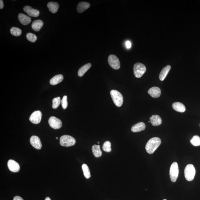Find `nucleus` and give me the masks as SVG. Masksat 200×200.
<instances>
[{"label": "nucleus", "mask_w": 200, "mask_h": 200, "mask_svg": "<svg viewBox=\"0 0 200 200\" xmlns=\"http://www.w3.org/2000/svg\"><path fill=\"white\" fill-rule=\"evenodd\" d=\"M150 121L153 126L160 125L162 123L161 118L158 115H153L150 118Z\"/></svg>", "instance_id": "nucleus-16"}, {"label": "nucleus", "mask_w": 200, "mask_h": 200, "mask_svg": "<svg viewBox=\"0 0 200 200\" xmlns=\"http://www.w3.org/2000/svg\"><path fill=\"white\" fill-rule=\"evenodd\" d=\"M49 125L53 129H57L60 128L62 126L61 120L54 116H51L49 119Z\"/></svg>", "instance_id": "nucleus-8"}, {"label": "nucleus", "mask_w": 200, "mask_h": 200, "mask_svg": "<svg viewBox=\"0 0 200 200\" xmlns=\"http://www.w3.org/2000/svg\"><path fill=\"white\" fill-rule=\"evenodd\" d=\"M47 6L51 12L55 14L58 11L59 5L57 2H51L47 4Z\"/></svg>", "instance_id": "nucleus-21"}, {"label": "nucleus", "mask_w": 200, "mask_h": 200, "mask_svg": "<svg viewBox=\"0 0 200 200\" xmlns=\"http://www.w3.org/2000/svg\"><path fill=\"white\" fill-rule=\"evenodd\" d=\"M172 108L174 110L181 113L185 112L186 110V108L184 105L179 102L174 103L172 104Z\"/></svg>", "instance_id": "nucleus-20"}, {"label": "nucleus", "mask_w": 200, "mask_h": 200, "mask_svg": "<svg viewBox=\"0 0 200 200\" xmlns=\"http://www.w3.org/2000/svg\"><path fill=\"white\" fill-rule=\"evenodd\" d=\"M132 44L129 41H126V47L128 49H130L131 47Z\"/></svg>", "instance_id": "nucleus-32"}, {"label": "nucleus", "mask_w": 200, "mask_h": 200, "mask_svg": "<svg viewBox=\"0 0 200 200\" xmlns=\"http://www.w3.org/2000/svg\"><path fill=\"white\" fill-rule=\"evenodd\" d=\"M24 10L30 16L37 17L39 15V11L37 9H34L32 7L26 6L24 8Z\"/></svg>", "instance_id": "nucleus-11"}, {"label": "nucleus", "mask_w": 200, "mask_h": 200, "mask_svg": "<svg viewBox=\"0 0 200 200\" xmlns=\"http://www.w3.org/2000/svg\"><path fill=\"white\" fill-rule=\"evenodd\" d=\"M146 125L143 122H139L132 126L131 130L133 132H138L145 130Z\"/></svg>", "instance_id": "nucleus-15"}, {"label": "nucleus", "mask_w": 200, "mask_h": 200, "mask_svg": "<svg viewBox=\"0 0 200 200\" xmlns=\"http://www.w3.org/2000/svg\"><path fill=\"white\" fill-rule=\"evenodd\" d=\"M146 71V67L143 64L140 63H136L133 67L134 74L135 77L140 78Z\"/></svg>", "instance_id": "nucleus-5"}, {"label": "nucleus", "mask_w": 200, "mask_h": 200, "mask_svg": "<svg viewBox=\"0 0 200 200\" xmlns=\"http://www.w3.org/2000/svg\"><path fill=\"white\" fill-rule=\"evenodd\" d=\"M58 139V137H57V138H56V139Z\"/></svg>", "instance_id": "nucleus-36"}, {"label": "nucleus", "mask_w": 200, "mask_h": 200, "mask_svg": "<svg viewBox=\"0 0 200 200\" xmlns=\"http://www.w3.org/2000/svg\"><path fill=\"white\" fill-rule=\"evenodd\" d=\"M8 166L9 169L12 172H18L20 170L19 165L14 160L10 159L8 161Z\"/></svg>", "instance_id": "nucleus-10"}, {"label": "nucleus", "mask_w": 200, "mask_h": 200, "mask_svg": "<svg viewBox=\"0 0 200 200\" xmlns=\"http://www.w3.org/2000/svg\"><path fill=\"white\" fill-rule=\"evenodd\" d=\"M61 100L59 97L54 98L52 100V108L53 109H57L61 103Z\"/></svg>", "instance_id": "nucleus-29"}, {"label": "nucleus", "mask_w": 200, "mask_h": 200, "mask_svg": "<svg viewBox=\"0 0 200 200\" xmlns=\"http://www.w3.org/2000/svg\"><path fill=\"white\" fill-rule=\"evenodd\" d=\"M171 69V66L168 65L164 67L161 70L159 75V78L161 81H163L166 78Z\"/></svg>", "instance_id": "nucleus-19"}, {"label": "nucleus", "mask_w": 200, "mask_h": 200, "mask_svg": "<svg viewBox=\"0 0 200 200\" xmlns=\"http://www.w3.org/2000/svg\"><path fill=\"white\" fill-rule=\"evenodd\" d=\"M82 169L83 174L86 179H89L91 176L90 171L88 166L86 164H83L82 165Z\"/></svg>", "instance_id": "nucleus-25"}, {"label": "nucleus", "mask_w": 200, "mask_h": 200, "mask_svg": "<svg viewBox=\"0 0 200 200\" xmlns=\"http://www.w3.org/2000/svg\"><path fill=\"white\" fill-rule=\"evenodd\" d=\"M109 64L112 68L114 70H118L120 67V62L118 58L113 54H110L108 58Z\"/></svg>", "instance_id": "nucleus-7"}, {"label": "nucleus", "mask_w": 200, "mask_h": 200, "mask_svg": "<svg viewBox=\"0 0 200 200\" xmlns=\"http://www.w3.org/2000/svg\"><path fill=\"white\" fill-rule=\"evenodd\" d=\"M91 64L90 63L86 64L80 67L78 71V75L79 77H83V75L86 73L91 67Z\"/></svg>", "instance_id": "nucleus-23"}, {"label": "nucleus", "mask_w": 200, "mask_h": 200, "mask_svg": "<svg viewBox=\"0 0 200 200\" xmlns=\"http://www.w3.org/2000/svg\"><path fill=\"white\" fill-rule=\"evenodd\" d=\"M110 94L114 104L118 107H120L123 104V97L121 93L115 90H111Z\"/></svg>", "instance_id": "nucleus-2"}, {"label": "nucleus", "mask_w": 200, "mask_h": 200, "mask_svg": "<svg viewBox=\"0 0 200 200\" xmlns=\"http://www.w3.org/2000/svg\"><path fill=\"white\" fill-rule=\"evenodd\" d=\"M92 149L93 154L95 157L99 158L102 156L103 153L99 145H93L92 147Z\"/></svg>", "instance_id": "nucleus-24"}, {"label": "nucleus", "mask_w": 200, "mask_h": 200, "mask_svg": "<svg viewBox=\"0 0 200 200\" xmlns=\"http://www.w3.org/2000/svg\"><path fill=\"white\" fill-rule=\"evenodd\" d=\"M43 25H44V22L42 20H36L33 22L32 24V28L34 31L38 32L41 29Z\"/></svg>", "instance_id": "nucleus-18"}, {"label": "nucleus", "mask_w": 200, "mask_h": 200, "mask_svg": "<svg viewBox=\"0 0 200 200\" xmlns=\"http://www.w3.org/2000/svg\"><path fill=\"white\" fill-rule=\"evenodd\" d=\"M76 140L73 137L68 135L62 136L60 139V145L62 146L70 147L73 146L76 143Z\"/></svg>", "instance_id": "nucleus-3"}, {"label": "nucleus", "mask_w": 200, "mask_h": 200, "mask_svg": "<svg viewBox=\"0 0 200 200\" xmlns=\"http://www.w3.org/2000/svg\"><path fill=\"white\" fill-rule=\"evenodd\" d=\"M63 80H64V76L62 75H57L54 76L50 80V83L52 85H55L61 82Z\"/></svg>", "instance_id": "nucleus-22"}, {"label": "nucleus", "mask_w": 200, "mask_h": 200, "mask_svg": "<svg viewBox=\"0 0 200 200\" xmlns=\"http://www.w3.org/2000/svg\"><path fill=\"white\" fill-rule=\"evenodd\" d=\"M161 141L159 138L154 137L150 139L146 143L145 149L149 154H152L155 152L161 145Z\"/></svg>", "instance_id": "nucleus-1"}, {"label": "nucleus", "mask_w": 200, "mask_h": 200, "mask_svg": "<svg viewBox=\"0 0 200 200\" xmlns=\"http://www.w3.org/2000/svg\"><path fill=\"white\" fill-rule=\"evenodd\" d=\"M62 107L64 109H67V96H64L61 101Z\"/></svg>", "instance_id": "nucleus-31"}, {"label": "nucleus", "mask_w": 200, "mask_h": 200, "mask_svg": "<svg viewBox=\"0 0 200 200\" xmlns=\"http://www.w3.org/2000/svg\"><path fill=\"white\" fill-rule=\"evenodd\" d=\"M103 149L104 151L109 152L111 151V144L109 141L105 142L103 143Z\"/></svg>", "instance_id": "nucleus-28"}, {"label": "nucleus", "mask_w": 200, "mask_h": 200, "mask_svg": "<svg viewBox=\"0 0 200 200\" xmlns=\"http://www.w3.org/2000/svg\"><path fill=\"white\" fill-rule=\"evenodd\" d=\"M170 176L172 182H175L179 174V168L177 163L174 162L171 165L169 172Z\"/></svg>", "instance_id": "nucleus-6"}, {"label": "nucleus", "mask_w": 200, "mask_h": 200, "mask_svg": "<svg viewBox=\"0 0 200 200\" xmlns=\"http://www.w3.org/2000/svg\"><path fill=\"white\" fill-rule=\"evenodd\" d=\"M97 143H98V144H99V142H97Z\"/></svg>", "instance_id": "nucleus-37"}, {"label": "nucleus", "mask_w": 200, "mask_h": 200, "mask_svg": "<svg viewBox=\"0 0 200 200\" xmlns=\"http://www.w3.org/2000/svg\"></svg>", "instance_id": "nucleus-40"}, {"label": "nucleus", "mask_w": 200, "mask_h": 200, "mask_svg": "<svg viewBox=\"0 0 200 200\" xmlns=\"http://www.w3.org/2000/svg\"><path fill=\"white\" fill-rule=\"evenodd\" d=\"M18 19L21 24L24 25H28L31 22V19L30 17L22 13L19 14Z\"/></svg>", "instance_id": "nucleus-13"}, {"label": "nucleus", "mask_w": 200, "mask_h": 200, "mask_svg": "<svg viewBox=\"0 0 200 200\" xmlns=\"http://www.w3.org/2000/svg\"><path fill=\"white\" fill-rule=\"evenodd\" d=\"M90 4L88 2H82L79 3L77 6V10L78 12L81 13L90 8Z\"/></svg>", "instance_id": "nucleus-17"}, {"label": "nucleus", "mask_w": 200, "mask_h": 200, "mask_svg": "<svg viewBox=\"0 0 200 200\" xmlns=\"http://www.w3.org/2000/svg\"><path fill=\"white\" fill-rule=\"evenodd\" d=\"M27 39L31 42H35L37 39V37L35 34L31 33H28L26 35Z\"/></svg>", "instance_id": "nucleus-30"}, {"label": "nucleus", "mask_w": 200, "mask_h": 200, "mask_svg": "<svg viewBox=\"0 0 200 200\" xmlns=\"http://www.w3.org/2000/svg\"><path fill=\"white\" fill-rule=\"evenodd\" d=\"M166 200V199H164V200Z\"/></svg>", "instance_id": "nucleus-39"}, {"label": "nucleus", "mask_w": 200, "mask_h": 200, "mask_svg": "<svg viewBox=\"0 0 200 200\" xmlns=\"http://www.w3.org/2000/svg\"><path fill=\"white\" fill-rule=\"evenodd\" d=\"M190 142L194 146H200V137L197 135H195L193 137Z\"/></svg>", "instance_id": "nucleus-26"}, {"label": "nucleus", "mask_w": 200, "mask_h": 200, "mask_svg": "<svg viewBox=\"0 0 200 200\" xmlns=\"http://www.w3.org/2000/svg\"><path fill=\"white\" fill-rule=\"evenodd\" d=\"M148 122H149H149H150V121H149Z\"/></svg>", "instance_id": "nucleus-38"}, {"label": "nucleus", "mask_w": 200, "mask_h": 200, "mask_svg": "<svg viewBox=\"0 0 200 200\" xmlns=\"http://www.w3.org/2000/svg\"><path fill=\"white\" fill-rule=\"evenodd\" d=\"M30 143L32 146L35 149H40L42 147L41 140L38 136H32L30 138Z\"/></svg>", "instance_id": "nucleus-12"}, {"label": "nucleus", "mask_w": 200, "mask_h": 200, "mask_svg": "<svg viewBox=\"0 0 200 200\" xmlns=\"http://www.w3.org/2000/svg\"><path fill=\"white\" fill-rule=\"evenodd\" d=\"M45 200H51V199L49 197H47L46 198Z\"/></svg>", "instance_id": "nucleus-35"}, {"label": "nucleus", "mask_w": 200, "mask_h": 200, "mask_svg": "<svg viewBox=\"0 0 200 200\" xmlns=\"http://www.w3.org/2000/svg\"><path fill=\"white\" fill-rule=\"evenodd\" d=\"M10 32L12 35L15 37H18L22 34V30L16 27H13L11 28Z\"/></svg>", "instance_id": "nucleus-27"}, {"label": "nucleus", "mask_w": 200, "mask_h": 200, "mask_svg": "<svg viewBox=\"0 0 200 200\" xmlns=\"http://www.w3.org/2000/svg\"><path fill=\"white\" fill-rule=\"evenodd\" d=\"M14 200H24L21 197L19 196H16L14 197Z\"/></svg>", "instance_id": "nucleus-34"}, {"label": "nucleus", "mask_w": 200, "mask_h": 200, "mask_svg": "<svg viewBox=\"0 0 200 200\" xmlns=\"http://www.w3.org/2000/svg\"><path fill=\"white\" fill-rule=\"evenodd\" d=\"M4 7V4L3 2V1L2 0H1L0 1V9H2Z\"/></svg>", "instance_id": "nucleus-33"}, {"label": "nucleus", "mask_w": 200, "mask_h": 200, "mask_svg": "<svg viewBox=\"0 0 200 200\" xmlns=\"http://www.w3.org/2000/svg\"><path fill=\"white\" fill-rule=\"evenodd\" d=\"M196 173L195 167L192 164H189L186 167L184 170V174L186 179L191 181L194 179Z\"/></svg>", "instance_id": "nucleus-4"}, {"label": "nucleus", "mask_w": 200, "mask_h": 200, "mask_svg": "<svg viewBox=\"0 0 200 200\" xmlns=\"http://www.w3.org/2000/svg\"><path fill=\"white\" fill-rule=\"evenodd\" d=\"M42 114L39 110L36 111L31 114L29 118L30 121L34 124H39L41 121Z\"/></svg>", "instance_id": "nucleus-9"}, {"label": "nucleus", "mask_w": 200, "mask_h": 200, "mask_svg": "<svg viewBox=\"0 0 200 200\" xmlns=\"http://www.w3.org/2000/svg\"><path fill=\"white\" fill-rule=\"evenodd\" d=\"M148 93L152 97L154 98L159 97L161 94V89L157 87H152L148 90Z\"/></svg>", "instance_id": "nucleus-14"}]
</instances>
